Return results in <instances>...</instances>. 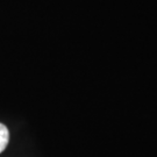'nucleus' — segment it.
<instances>
[{
	"label": "nucleus",
	"mask_w": 157,
	"mask_h": 157,
	"mask_svg": "<svg viewBox=\"0 0 157 157\" xmlns=\"http://www.w3.org/2000/svg\"><path fill=\"white\" fill-rule=\"evenodd\" d=\"M10 143V129L5 124L0 122V154L5 150Z\"/></svg>",
	"instance_id": "nucleus-1"
}]
</instances>
